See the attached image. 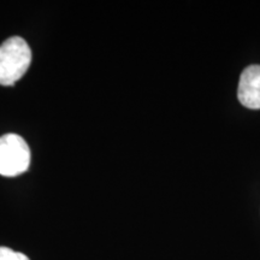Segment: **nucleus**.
<instances>
[{"mask_svg": "<svg viewBox=\"0 0 260 260\" xmlns=\"http://www.w3.org/2000/svg\"><path fill=\"white\" fill-rule=\"evenodd\" d=\"M0 260H30L23 253L15 252L9 247H0Z\"/></svg>", "mask_w": 260, "mask_h": 260, "instance_id": "20e7f679", "label": "nucleus"}, {"mask_svg": "<svg viewBox=\"0 0 260 260\" xmlns=\"http://www.w3.org/2000/svg\"><path fill=\"white\" fill-rule=\"evenodd\" d=\"M30 165V149L18 134H5L0 138V175L16 177Z\"/></svg>", "mask_w": 260, "mask_h": 260, "instance_id": "f03ea898", "label": "nucleus"}, {"mask_svg": "<svg viewBox=\"0 0 260 260\" xmlns=\"http://www.w3.org/2000/svg\"><path fill=\"white\" fill-rule=\"evenodd\" d=\"M237 98L248 109H260V65H251L242 71Z\"/></svg>", "mask_w": 260, "mask_h": 260, "instance_id": "7ed1b4c3", "label": "nucleus"}, {"mask_svg": "<svg viewBox=\"0 0 260 260\" xmlns=\"http://www.w3.org/2000/svg\"><path fill=\"white\" fill-rule=\"evenodd\" d=\"M31 63V50L21 37L9 38L0 45V84L14 86Z\"/></svg>", "mask_w": 260, "mask_h": 260, "instance_id": "f257e3e1", "label": "nucleus"}]
</instances>
